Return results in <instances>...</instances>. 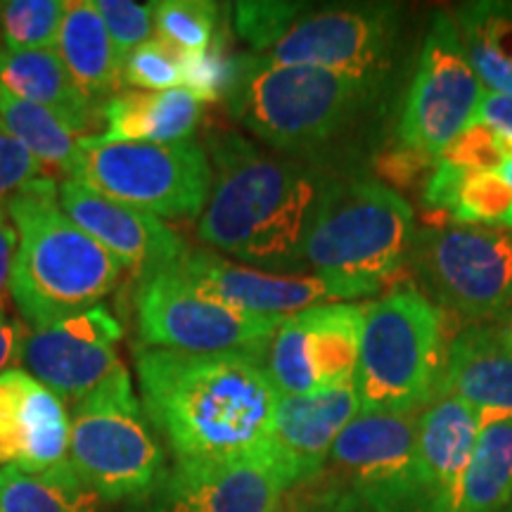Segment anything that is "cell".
I'll use <instances>...</instances> for the list:
<instances>
[{"label": "cell", "mask_w": 512, "mask_h": 512, "mask_svg": "<svg viewBox=\"0 0 512 512\" xmlns=\"http://www.w3.org/2000/svg\"><path fill=\"white\" fill-rule=\"evenodd\" d=\"M147 420L176 463L226 458L273 441L278 389L252 354H181L136 347Z\"/></svg>", "instance_id": "cell-1"}, {"label": "cell", "mask_w": 512, "mask_h": 512, "mask_svg": "<svg viewBox=\"0 0 512 512\" xmlns=\"http://www.w3.org/2000/svg\"><path fill=\"white\" fill-rule=\"evenodd\" d=\"M211 192L197 238L268 273L299 271L325 178L235 131L209 138Z\"/></svg>", "instance_id": "cell-2"}, {"label": "cell", "mask_w": 512, "mask_h": 512, "mask_svg": "<svg viewBox=\"0 0 512 512\" xmlns=\"http://www.w3.org/2000/svg\"><path fill=\"white\" fill-rule=\"evenodd\" d=\"M17 230L10 299L31 330L102 306L124 266L64 214L60 185L41 176L8 202Z\"/></svg>", "instance_id": "cell-3"}, {"label": "cell", "mask_w": 512, "mask_h": 512, "mask_svg": "<svg viewBox=\"0 0 512 512\" xmlns=\"http://www.w3.org/2000/svg\"><path fill=\"white\" fill-rule=\"evenodd\" d=\"M370 83L313 67L245 55L223 100L230 117L280 155H309L347 128L373 91Z\"/></svg>", "instance_id": "cell-4"}, {"label": "cell", "mask_w": 512, "mask_h": 512, "mask_svg": "<svg viewBox=\"0 0 512 512\" xmlns=\"http://www.w3.org/2000/svg\"><path fill=\"white\" fill-rule=\"evenodd\" d=\"M444 316L413 287L366 302L354 389L363 413H420L444 370Z\"/></svg>", "instance_id": "cell-5"}, {"label": "cell", "mask_w": 512, "mask_h": 512, "mask_svg": "<svg viewBox=\"0 0 512 512\" xmlns=\"http://www.w3.org/2000/svg\"><path fill=\"white\" fill-rule=\"evenodd\" d=\"M415 238L413 207L389 185L328 181L304 242V266L320 278L384 287L408 261Z\"/></svg>", "instance_id": "cell-6"}, {"label": "cell", "mask_w": 512, "mask_h": 512, "mask_svg": "<svg viewBox=\"0 0 512 512\" xmlns=\"http://www.w3.org/2000/svg\"><path fill=\"white\" fill-rule=\"evenodd\" d=\"M69 463L102 503H138L164 486V448L126 368L72 406Z\"/></svg>", "instance_id": "cell-7"}, {"label": "cell", "mask_w": 512, "mask_h": 512, "mask_svg": "<svg viewBox=\"0 0 512 512\" xmlns=\"http://www.w3.org/2000/svg\"><path fill=\"white\" fill-rule=\"evenodd\" d=\"M157 219H200L211 192V162L195 140L171 145L79 138L74 176Z\"/></svg>", "instance_id": "cell-8"}, {"label": "cell", "mask_w": 512, "mask_h": 512, "mask_svg": "<svg viewBox=\"0 0 512 512\" xmlns=\"http://www.w3.org/2000/svg\"><path fill=\"white\" fill-rule=\"evenodd\" d=\"M420 413H358L332 446L323 472L358 512H427L418 465Z\"/></svg>", "instance_id": "cell-9"}, {"label": "cell", "mask_w": 512, "mask_h": 512, "mask_svg": "<svg viewBox=\"0 0 512 512\" xmlns=\"http://www.w3.org/2000/svg\"><path fill=\"white\" fill-rule=\"evenodd\" d=\"M136 320L140 347L264 358L285 318H261L230 309L190 287L174 268H166L140 280Z\"/></svg>", "instance_id": "cell-10"}, {"label": "cell", "mask_w": 512, "mask_h": 512, "mask_svg": "<svg viewBox=\"0 0 512 512\" xmlns=\"http://www.w3.org/2000/svg\"><path fill=\"white\" fill-rule=\"evenodd\" d=\"M484 86L465 53L456 17L434 12L399 117L401 147L434 159L475 119Z\"/></svg>", "instance_id": "cell-11"}, {"label": "cell", "mask_w": 512, "mask_h": 512, "mask_svg": "<svg viewBox=\"0 0 512 512\" xmlns=\"http://www.w3.org/2000/svg\"><path fill=\"white\" fill-rule=\"evenodd\" d=\"M420 273L448 309L465 318H498L512 309V230L430 228L415 238Z\"/></svg>", "instance_id": "cell-12"}, {"label": "cell", "mask_w": 512, "mask_h": 512, "mask_svg": "<svg viewBox=\"0 0 512 512\" xmlns=\"http://www.w3.org/2000/svg\"><path fill=\"white\" fill-rule=\"evenodd\" d=\"M399 36L396 5H356L302 15L264 55L268 62L313 67L377 86Z\"/></svg>", "instance_id": "cell-13"}, {"label": "cell", "mask_w": 512, "mask_h": 512, "mask_svg": "<svg viewBox=\"0 0 512 512\" xmlns=\"http://www.w3.org/2000/svg\"><path fill=\"white\" fill-rule=\"evenodd\" d=\"M366 304L335 302L287 316L264 363L278 394L299 396L354 382Z\"/></svg>", "instance_id": "cell-14"}, {"label": "cell", "mask_w": 512, "mask_h": 512, "mask_svg": "<svg viewBox=\"0 0 512 512\" xmlns=\"http://www.w3.org/2000/svg\"><path fill=\"white\" fill-rule=\"evenodd\" d=\"M171 268L204 297L261 318H287L311 306L349 302L382 290V285L356 280L268 273L223 259L209 249H185Z\"/></svg>", "instance_id": "cell-15"}, {"label": "cell", "mask_w": 512, "mask_h": 512, "mask_svg": "<svg viewBox=\"0 0 512 512\" xmlns=\"http://www.w3.org/2000/svg\"><path fill=\"white\" fill-rule=\"evenodd\" d=\"M299 472L275 441L226 458L185 460L166 472L164 496L197 512H275Z\"/></svg>", "instance_id": "cell-16"}, {"label": "cell", "mask_w": 512, "mask_h": 512, "mask_svg": "<svg viewBox=\"0 0 512 512\" xmlns=\"http://www.w3.org/2000/svg\"><path fill=\"white\" fill-rule=\"evenodd\" d=\"M119 339V320L105 306H95L50 328L31 330L22 363L64 406H74L124 370Z\"/></svg>", "instance_id": "cell-17"}, {"label": "cell", "mask_w": 512, "mask_h": 512, "mask_svg": "<svg viewBox=\"0 0 512 512\" xmlns=\"http://www.w3.org/2000/svg\"><path fill=\"white\" fill-rule=\"evenodd\" d=\"M64 214L138 280L166 271L185 254L183 240L162 219L131 207L76 178L60 183Z\"/></svg>", "instance_id": "cell-18"}, {"label": "cell", "mask_w": 512, "mask_h": 512, "mask_svg": "<svg viewBox=\"0 0 512 512\" xmlns=\"http://www.w3.org/2000/svg\"><path fill=\"white\" fill-rule=\"evenodd\" d=\"M69 460V413L27 370L0 375V470L38 475Z\"/></svg>", "instance_id": "cell-19"}, {"label": "cell", "mask_w": 512, "mask_h": 512, "mask_svg": "<svg viewBox=\"0 0 512 512\" xmlns=\"http://www.w3.org/2000/svg\"><path fill=\"white\" fill-rule=\"evenodd\" d=\"M479 427V411L456 396L437 394L420 411L415 446L427 512H456Z\"/></svg>", "instance_id": "cell-20"}, {"label": "cell", "mask_w": 512, "mask_h": 512, "mask_svg": "<svg viewBox=\"0 0 512 512\" xmlns=\"http://www.w3.org/2000/svg\"><path fill=\"white\" fill-rule=\"evenodd\" d=\"M358 413L361 403L354 382L299 396L280 394L273 441L292 460L299 479L306 482L323 472L337 437Z\"/></svg>", "instance_id": "cell-21"}, {"label": "cell", "mask_w": 512, "mask_h": 512, "mask_svg": "<svg viewBox=\"0 0 512 512\" xmlns=\"http://www.w3.org/2000/svg\"><path fill=\"white\" fill-rule=\"evenodd\" d=\"M437 394L470 403L479 415H512V349L494 323H475L448 344Z\"/></svg>", "instance_id": "cell-22"}, {"label": "cell", "mask_w": 512, "mask_h": 512, "mask_svg": "<svg viewBox=\"0 0 512 512\" xmlns=\"http://www.w3.org/2000/svg\"><path fill=\"white\" fill-rule=\"evenodd\" d=\"M0 86L15 98L43 107L76 138L91 136L100 119L95 102L79 91L57 50L0 48Z\"/></svg>", "instance_id": "cell-23"}, {"label": "cell", "mask_w": 512, "mask_h": 512, "mask_svg": "<svg viewBox=\"0 0 512 512\" xmlns=\"http://www.w3.org/2000/svg\"><path fill=\"white\" fill-rule=\"evenodd\" d=\"M204 102L185 88L174 91H124L102 102L100 119L107 140L119 143L171 145L195 136L202 121Z\"/></svg>", "instance_id": "cell-24"}, {"label": "cell", "mask_w": 512, "mask_h": 512, "mask_svg": "<svg viewBox=\"0 0 512 512\" xmlns=\"http://www.w3.org/2000/svg\"><path fill=\"white\" fill-rule=\"evenodd\" d=\"M55 50L88 100H110L121 88V57L93 0L67 3Z\"/></svg>", "instance_id": "cell-25"}, {"label": "cell", "mask_w": 512, "mask_h": 512, "mask_svg": "<svg viewBox=\"0 0 512 512\" xmlns=\"http://www.w3.org/2000/svg\"><path fill=\"white\" fill-rule=\"evenodd\" d=\"M453 17L484 91L512 95V0L467 3Z\"/></svg>", "instance_id": "cell-26"}, {"label": "cell", "mask_w": 512, "mask_h": 512, "mask_svg": "<svg viewBox=\"0 0 512 512\" xmlns=\"http://www.w3.org/2000/svg\"><path fill=\"white\" fill-rule=\"evenodd\" d=\"M479 420L456 512H503L512 503V415H479Z\"/></svg>", "instance_id": "cell-27"}, {"label": "cell", "mask_w": 512, "mask_h": 512, "mask_svg": "<svg viewBox=\"0 0 512 512\" xmlns=\"http://www.w3.org/2000/svg\"><path fill=\"white\" fill-rule=\"evenodd\" d=\"M100 503L69 460L38 475L0 470V512H100Z\"/></svg>", "instance_id": "cell-28"}, {"label": "cell", "mask_w": 512, "mask_h": 512, "mask_svg": "<svg viewBox=\"0 0 512 512\" xmlns=\"http://www.w3.org/2000/svg\"><path fill=\"white\" fill-rule=\"evenodd\" d=\"M0 126L41 162L43 169L72 178L79 164V138L43 107L15 98L0 86Z\"/></svg>", "instance_id": "cell-29"}, {"label": "cell", "mask_w": 512, "mask_h": 512, "mask_svg": "<svg viewBox=\"0 0 512 512\" xmlns=\"http://www.w3.org/2000/svg\"><path fill=\"white\" fill-rule=\"evenodd\" d=\"M152 10L157 38L181 55L207 50L221 29L219 5L207 0H162L152 3Z\"/></svg>", "instance_id": "cell-30"}, {"label": "cell", "mask_w": 512, "mask_h": 512, "mask_svg": "<svg viewBox=\"0 0 512 512\" xmlns=\"http://www.w3.org/2000/svg\"><path fill=\"white\" fill-rule=\"evenodd\" d=\"M67 3L62 0H10L0 10V31L10 50H55Z\"/></svg>", "instance_id": "cell-31"}, {"label": "cell", "mask_w": 512, "mask_h": 512, "mask_svg": "<svg viewBox=\"0 0 512 512\" xmlns=\"http://www.w3.org/2000/svg\"><path fill=\"white\" fill-rule=\"evenodd\" d=\"M451 216L465 226L508 230L512 221V188L498 176V171L465 176L451 207Z\"/></svg>", "instance_id": "cell-32"}, {"label": "cell", "mask_w": 512, "mask_h": 512, "mask_svg": "<svg viewBox=\"0 0 512 512\" xmlns=\"http://www.w3.org/2000/svg\"><path fill=\"white\" fill-rule=\"evenodd\" d=\"M242 57L230 55L226 50V36L219 29L214 41L202 53L183 55V88L197 100L219 102L226 100L238 81Z\"/></svg>", "instance_id": "cell-33"}, {"label": "cell", "mask_w": 512, "mask_h": 512, "mask_svg": "<svg viewBox=\"0 0 512 512\" xmlns=\"http://www.w3.org/2000/svg\"><path fill=\"white\" fill-rule=\"evenodd\" d=\"M121 86L150 93L183 88V55L169 43L150 38L124 57Z\"/></svg>", "instance_id": "cell-34"}, {"label": "cell", "mask_w": 512, "mask_h": 512, "mask_svg": "<svg viewBox=\"0 0 512 512\" xmlns=\"http://www.w3.org/2000/svg\"><path fill=\"white\" fill-rule=\"evenodd\" d=\"M233 8L235 31L256 55H266L302 17V3L280 0H247Z\"/></svg>", "instance_id": "cell-35"}, {"label": "cell", "mask_w": 512, "mask_h": 512, "mask_svg": "<svg viewBox=\"0 0 512 512\" xmlns=\"http://www.w3.org/2000/svg\"><path fill=\"white\" fill-rule=\"evenodd\" d=\"M95 10L110 34L114 48L124 57L150 41L155 34V10L152 3H133V0H95Z\"/></svg>", "instance_id": "cell-36"}, {"label": "cell", "mask_w": 512, "mask_h": 512, "mask_svg": "<svg viewBox=\"0 0 512 512\" xmlns=\"http://www.w3.org/2000/svg\"><path fill=\"white\" fill-rule=\"evenodd\" d=\"M510 157L512 152L508 145L489 126L472 121L437 159H444L467 174H489V171L501 169Z\"/></svg>", "instance_id": "cell-37"}, {"label": "cell", "mask_w": 512, "mask_h": 512, "mask_svg": "<svg viewBox=\"0 0 512 512\" xmlns=\"http://www.w3.org/2000/svg\"><path fill=\"white\" fill-rule=\"evenodd\" d=\"M275 512H358V508L325 472H320L313 479L294 484Z\"/></svg>", "instance_id": "cell-38"}, {"label": "cell", "mask_w": 512, "mask_h": 512, "mask_svg": "<svg viewBox=\"0 0 512 512\" xmlns=\"http://www.w3.org/2000/svg\"><path fill=\"white\" fill-rule=\"evenodd\" d=\"M41 176H46L41 162L0 126V207H8L24 185Z\"/></svg>", "instance_id": "cell-39"}, {"label": "cell", "mask_w": 512, "mask_h": 512, "mask_svg": "<svg viewBox=\"0 0 512 512\" xmlns=\"http://www.w3.org/2000/svg\"><path fill=\"white\" fill-rule=\"evenodd\" d=\"M472 121L489 126L512 152V95L484 91Z\"/></svg>", "instance_id": "cell-40"}, {"label": "cell", "mask_w": 512, "mask_h": 512, "mask_svg": "<svg viewBox=\"0 0 512 512\" xmlns=\"http://www.w3.org/2000/svg\"><path fill=\"white\" fill-rule=\"evenodd\" d=\"M27 323L12 318L8 311L0 313V375L12 368H19L27 344Z\"/></svg>", "instance_id": "cell-41"}, {"label": "cell", "mask_w": 512, "mask_h": 512, "mask_svg": "<svg viewBox=\"0 0 512 512\" xmlns=\"http://www.w3.org/2000/svg\"><path fill=\"white\" fill-rule=\"evenodd\" d=\"M15 254H17V230L12 226L8 207H0V313L8 309Z\"/></svg>", "instance_id": "cell-42"}, {"label": "cell", "mask_w": 512, "mask_h": 512, "mask_svg": "<svg viewBox=\"0 0 512 512\" xmlns=\"http://www.w3.org/2000/svg\"><path fill=\"white\" fill-rule=\"evenodd\" d=\"M496 330H498V335L503 337V342L508 344V347L512 349V309L505 311L503 316H498Z\"/></svg>", "instance_id": "cell-43"}, {"label": "cell", "mask_w": 512, "mask_h": 512, "mask_svg": "<svg viewBox=\"0 0 512 512\" xmlns=\"http://www.w3.org/2000/svg\"><path fill=\"white\" fill-rule=\"evenodd\" d=\"M164 512H197V510L190 508L188 503L176 501V498H166V496H164Z\"/></svg>", "instance_id": "cell-44"}, {"label": "cell", "mask_w": 512, "mask_h": 512, "mask_svg": "<svg viewBox=\"0 0 512 512\" xmlns=\"http://www.w3.org/2000/svg\"><path fill=\"white\" fill-rule=\"evenodd\" d=\"M498 176H501L503 181L508 183L510 188H512V157L508 159V162H505V164L501 166V169H498ZM508 230H512V221H510V228H508Z\"/></svg>", "instance_id": "cell-45"}, {"label": "cell", "mask_w": 512, "mask_h": 512, "mask_svg": "<svg viewBox=\"0 0 512 512\" xmlns=\"http://www.w3.org/2000/svg\"><path fill=\"white\" fill-rule=\"evenodd\" d=\"M0 10H3V3H0Z\"/></svg>", "instance_id": "cell-46"}, {"label": "cell", "mask_w": 512, "mask_h": 512, "mask_svg": "<svg viewBox=\"0 0 512 512\" xmlns=\"http://www.w3.org/2000/svg\"><path fill=\"white\" fill-rule=\"evenodd\" d=\"M510 512H512V503H510Z\"/></svg>", "instance_id": "cell-47"}]
</instances>
